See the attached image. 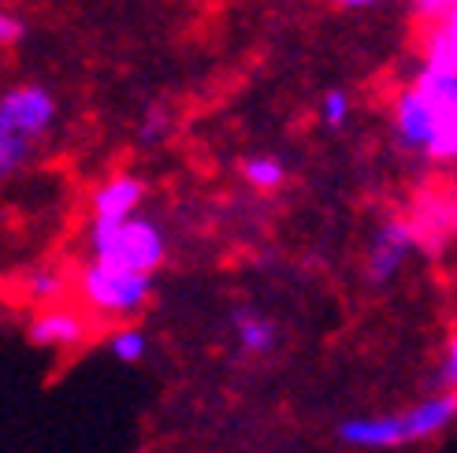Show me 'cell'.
<instances>
[{
	"label": "cell",
	"mask_w": 457,
	"mask_h": 453,
	"mask_svg": "<svg viewBox=\"0 0 457 453\" xmlns=\"http://www.w3.org/2000/svg\"><path fill=\"white\" fill-rule=\"evenodd\" d=\"M398 134L409 149L428 152L431 161L457 156V97H436L420 86H409L398 97Z\"/></svg>",
	"instance_id": "obj_1"
},
{
	"label": "cell",
	"mask_w": 457,
	"mask_h": 453,
	"mask_svg": "<svg viewBox=\"0 0 457 453\" xmlns=\"http://www.w3.org/2000/svg\"><path fill=\"white\" fill-rule=\"evenodd\" d=\"M89 242H94V260H108L142 276H153L164 260V235L149 219H94Z\"/></svg>",
	"instance_id": "obj_2"
},
{
	"label": "cell",
	"mask_w": 457,
	"mask_h": 453,
	"mask_svg": "<svg viewBox=\"0 0 457 453\" xmlns=\"http://www.w3.org/2000/svg\"><path fill=\"white\" fill-rule=\"evenodd\" d=\"M79 286H82V298L94 309H101L108 316H134L149 301L153 279L142 276V271H127L108 260H94L82 268Z\"/></svg>",
	"instance_id": "obj_3"
},
{
	"label": "cell",
	"mask_w": 457,
	"mask_h": 453,
	"mask_svg": "<svg viewBox=\"0 0 457 453\" xmlns=\"http://www.w3.org/2000/svg\"><path fill=\"white\" fill-rule=\"evenodd\" d=\"M56 119V101L41 86H19L0 97V134H15L22 142L41 138Z\"/></svg>",
	"instance_id": "obj_4"
},
{
	"label": "cell",
	"mask_w": 457,
	"mask_h": 453,
	"mask_svg": "<svg viewBox=\"0 0 457 453\" xmlns=\"http://www.w3.org/2000/svg\"><path fill=\"white\" fill-rule=\"evenodd\" d=\"M409 235L424 253H439L453 235V201L443 194H424L413 209V219H409Z\"/></svg>",
	"instance_id": "obj_5"
},
{
	"label": "cell",
	"mask_w": 457,
	"mask_h": 453,
	"mask_svg": "<svg viewBox=\"0 0 457 453\" xmlns=\"http://www.w3.org/2000/svg\"><path fill=\"white\" fill-rule=\"evenodd\" d=\"M27 338L34 346H49V350H63V346H79L89 338V320L79 316L75 309H49V312H37Z\"/></svg>",
	"instance_id": "obj_6"
},
{
	"label": "cell",
	"mask_w": 457,
	"mask_h": 453,
	"mask_svg": "<svg viewBox=\"0 0 457 453\" xmlns=\"http://www.w3.org/2000/svg\"><path fill=\"white\" fill-rule=\"evenodd\" d=\"M409 249H413V235H409V223L405 219H395L386 223L376 245H372V257H369V276L372 283H386L395 279V271L402 268V260L409 257Z\"/></svg>",
	"instance_id": "obj_7"
},
{
	"label": "cell",
	"mask_w": 457,
	"mask_h": 453,
	"mask_svg": "<svg viewBox=\"0 0 457 453\" xmlns=\"http://www.w3.org/2000/svg\"><path fill=\"white\" fill-rule=\"evenodd\" d=\"M338 439L346 446L361 449H386V446H405L402 420L398 416H357L338 424Z\"/></svg>",
	"instance_id": "obj_8"
},
{
	"label": "cell",
	"mask_w": 457,
	"mask_h": 453,
	"mask_svg": "<svg viewBox=\"0 0 457 453\" xmlns=\"http://www.w3.org/2000/svg\"><path fill=\"white\" fill-rule=\"evenodd\" d=\"M457 413V398L453 394H436V398H428L420 405H413L409 413H402V435L405 442H417V439H431V435H439L443 427L453 420Z\"/></svg>",
	"instance_id": "obj_9"
},
{
	"label": "cell",
	"mask_w": 457,
	"mask_h": 453,
	"mask_svg": "<svg viewBox=\"0 0 457 453\" xmlns=\"http://www.w3.org/2000/svg\"><path fill=\"white\" fill-rule=\"evenodd\" d=\"M145 183L134 175H116L94 194V219H127L142 205Z\"/></svg>",
	"instance_id": "obj_10"
},
{
	"label": "cell",
	"mask_w": 457,
	"mask_h": 453,
	"mask_svg": "<svg viewBox=\"0 0 457 453\" xmlns=\"http://www.w3.org/2000/svg\"><path fill=\"white\" fill-rule=\"evenodd\" d=\"M235 331H238V346L253 357H264L271 346H276V324H271L268 316L249 312V309H242L235 316Z\"/></svg>",
	"instance_id": "obj_11"
},
{
	"label": "cell",
	"mask_w": 457,
	"mask_h": 453,
	"mask_svg": "<svg viewBox=\"0 0 457 453\" xmlns=\"http://www.w3.org/2000/svg\"><path fill=\"white\" fill-rule=\"evenodd\" d=\"M242 175H245L249 186H257V190H276V186H283L287 168L276 161V156H249L245 168H242Z\"/></svg>",
	"instance_id": "obj_12"
},
{
	"label": "cell",
	"mask_w": 457,
	"mask_h": 453,
	"mask_svg": "<svg viewBox=\"0 0 457 453\" xmlns=\"http://www.w3.org/2000/svg\"><path fill=\"white\" fill-rule=\"evenodd\" d=\"M112 353H116L123 365H138L145 357V334L138 327H120L112 334Z\"/></svg>",
	"instance_id": "obj_13"
},
{
	"label": "cell",
	"mask_w": 457,
	"mask_h": 453,
	"mask_svg": "<svg viewBox=\"0 0 457 453\" xmlns=\"http://www.w3.org/2000/svg\"><path fill=\"white\" fill-rule=\"evenodd\" d=\"M27 290H30L34 301H56L63 293V276L53 271V268H37L34 276L27 279Z\"/></svg>",
	"instance_id": "obj_14"
},
{
	"label": "cell",
	"mask_w": 457,
	"mask_h": 453,
	"mask_svg": "<svg viewBox=\"0 0 457 453\" xmlns=\"http://www.w3.org/2000/svg\"><path fill=\"white\" fill-rule=\"evenodd\" d=\"M27 149H30V142L15 138V134H0V178L12 175L22 161H27Z\"/></svg>",
	"instance_id": "obj_15"
},
{
	"label": "cell",
	"mask_w": 457,
	"mask_h": 453,
	"mask_svg": "<svg viewBox=\"0 0 457 453\" xmlns=\"http://www.w3.org/2000/svg\"><path fill=\"white\" fill-rule=\"evenodd\" d=\"M324 119H328V127H342L350 119V97L342 94V89H331L324 97Z\"/></svg>",
	"instance_id": "obj_16"
},
{
	"label": "cell",
	"mask_w": 457,
	"mask_h": 453,
	"mask_svg": "<svg viewBox=\"0 0 457 453\" xmlns=\"http://www.w3.org/2000/svg\"><path fill=\"white\" fill-rule=\"evenodd\" d=\"M19 37H22V22L12 12L0 8V45H15Z\"/></svg>",
	"instance_id": "obj_17"
},
{
	"label": "cell",
	"mask_w": 457,
	"mask_h": 453,
	"mask_svg": "<svg viewBox=\"0 0 457 453\" xmlns=\"http://www.w3.org/2000/svg\"><path fill=\"white\" fill-rule=\"evenodd\" d=\"M417 8H420V15H428V19H443V15L453 12V0H417Z\"/></svg>",
	"instance_id": "obj_18"
},
{
	"label": "cell",
	"mask_w": 457,
	"mask_h": 453,
	"mask_svg": "<svg viewBox=\"0 0 457 453\" xmlns=\"http://www.w3.org/2000/svg\"><path fill=\"white\" fill-rule=\"evenodd\" d=\"M164 130H168V116H164V111H153V116L145 119V127H142V134H145V138H164Z\"/></svg>",
	"instance_id": "obj_19"
},
{
	"label": "cell",
	"mask_w": 457,
	"mask_h": 453,
	"mask_svg": "<svg viewBox=\"0 0 457 453\" xmlns=\"http://www.w3.org/2000/svg\"><path fill=\"white\" fill-rule=\"evenodd\" d=\"M457 375V346L446 350V360H443V383H453Z\"/></svg>",
	"instance_id": "obj_20"
},
{
	"label": "cell",
	"mask_w": 457,
	"mask_h": 453,
	"mask_svg": "<svg viewBox=\"0 0 457 453\" xmlns=\"http://www.w3.org/2000/svg\"><path fill=\"white\" fill-rule=\"evenodd\" d=\"M335 4H346V8H369V4H379V0H335Z\"/></svg>",
	"instance_id": "obj_21"
}]
</instances>
